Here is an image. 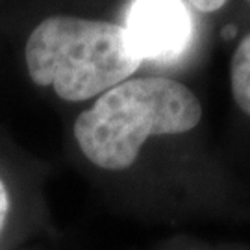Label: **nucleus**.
<instances>
[{
	"label": "nucleus",
	"instance_id": "nucleus-6",
	"mask_svg": "<svg viewBox=\"0 0 250 250\" xmlns=\"http://www.w3.org/2000/svg\"><path fill=\"white\" fill-rule=\"evenodd\" d=\"M8 213H9V197L6 188H4V184H2V180H0V233L4 230Z\"/></svg>",
	"mask_w": 250,
	"mask_h": 250
},
{
	"label": "nucleus",
	"instance_id": "nucleus-4",
	"mask_svg": "<svg viewBox=\"0 0 250 250\" xmlns=\"http://www.w3.org/2000/svg\"><path fill=\"white\" fill-rule=\"evenodd\" d=\"M230 82L235 104L250 115V34L237 45L230 62Z\"/></svg>",
	"mask_w": 250,
	"mask_h": 250
},
{
	"label": "nucleus",
	"instance_id": "nucleus-7",
	"mask_svg": "<svg viewBox=\"0 0 250 250\" xmlns=\"http://www.w3.org/2000/svg\"><path fill=\"white\" fill-rule=\"evenodd\" d=\"M235 36H237V28H235V26L228 24V26L223 28V37H224V39H233Z\"/></svg>",
	"mask_w": 250,
	"mask_h": 250
},
{
	"label": "nucleus",
	"instance_id": "nucleus-1",
	"mask_svg": "<svg viewBox=\"0 0 250 250\" xmlns=\"http://www.w3.org/2000/svg\"><path fill=\"white\" fill-rule=\"evenodd\" d=\"M200 119V100L189 87L150 76L126 80L102 93L76 119L74 137L91 163L123 170L134 165L148 137L186 134Z\"/></svg>",
	"mask_w": 250,
	"mask_h": 250
},
{
	"label": "nucleus",
	"instance_id": "nucleus-3",
	"mask_svg": "<svg viewBox=\"0 0 250 250\" xmlns=\"http://www.w3.org/2000/svg\"><path fill=\"white\" fill-rule=\"evenodd\" d=\"M126 24L141 60L174 58L191 36V17L180 0H135Z\"/></svg>",
	"mask_w": 250,
	"mask_h": 250
},
{
	"label": "nucleus",
	"instance_id": "nucleus-5",
	"mask_svg": "<svg viewBox=\"0 0 250 250\" xmlns=\"http://www.w3.org/2000/svg\"><path fill=\"white\" fill-rule=\"evenodd\" d=\"M189 2H191V6L195 9H198V11H202V13H211V11H217V9L223 8L228 0H189Z\"/></svg>",
	"mask_w": 250,
	"mask_h": 250
},
{
	"label": "nucleus",
	"instance_id": "nucleus-2",
	"mask_svg": "<svg viewBox=\"0 0 250 250\" xmlns=\"http://www.w3.org/2000/svg\"><path fill=\"white\" fill-rule=\"evenodd\" d=\"M24 58L30 78L69 102L100 97L143 63L126 26L71 15L41 21L28 37Z\"/></svg>",
	"mask_w": 250,
	"mask_h": 250
}]
</instances>
